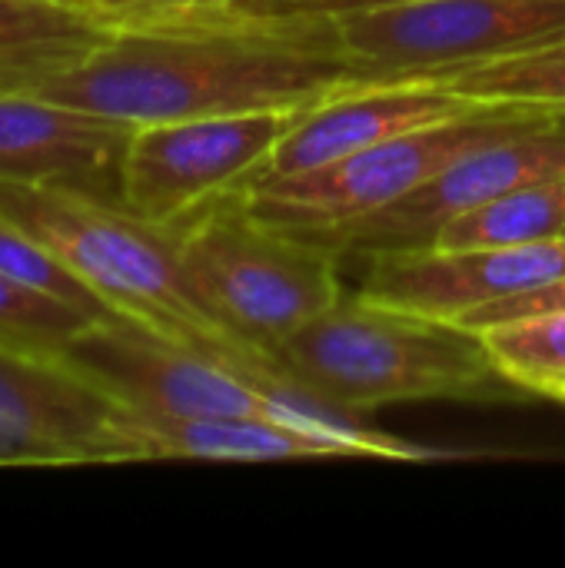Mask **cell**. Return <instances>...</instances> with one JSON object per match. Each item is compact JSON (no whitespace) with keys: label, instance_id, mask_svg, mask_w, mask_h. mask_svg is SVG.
I'll return each instance as SVG.
<instances>
[{"label":"cell","instance_id":"obj_1","mask_svg":"<svg viewBox=\"0 0 565 568\" xmlns=\"http://www.w3.org/2000/svg\"><path fill=\"white\" fill-rule=\"evenodd\" d=\"M356 87L363 77L343 57L333 20L243 23L206 17L113 30L77 67L50 73L27 93L147 126L310 110Z\"/></svg>","mask_w":565,"mask_h":568},{"label":"cell","instance_id":"obj_2","mask_svg":"<svg viewBox=\"0 0 565 568\" xmlns=\"http://www.w3.org/2000/svg\"><path fill=\"white\" fill-rule=\"evenodd\" d=\"M0 220L50 246L120 316L246 379L300 396L276 359L233 336L206 306L170 230L83 190L47 183H0Z\"/></svg>","mask_w":565,"mask_h":568},{"label":"cell","instance_id":"obj_3","mask_svg":"<svg viewBox=\"0 0 565 568\" xmlns=\"http://www.w3.org/2000/svg\"><path fill=\"white\" fill-rule=\"evenodd\" d=\"M273 359L300 396L343 416L416 399H529L500 373L480 333L373 306L360 296H343L296 329Z\"/></svg>","mask_w":565,"mask_h":568},{"label":"cell","instance_id":"obj_4","mask_svg":"<svg viewBox=\"0 0 565 568\" xmlns=\"http://www.w3.org/2000/svg\"><path fill=\"white\" fill-rule=\"evenodd\" d=\"M60 359L83 373L90 383H97L107 396L140 413L203 419H273L326 433L346 443L356 456L400 463L450 459V453L373 433L353 416L246 379L226 369L223 363L196 356L120 313L97 320L83 333H77L60 353Z\"/></svg>","mask_w":565,"mask_h":568},{"label":"cell","instance_id":"obj_5","mask_svg":"<svg viewBox=\"0 0 565 568\" xmlns=\"http://www.w3.org/2000/svg\"><path fill=\"white\" fill-rule=\"evenodd\" d=\"M163 230L220 323L270 359L280 343L346 296L343 256L303 233L263 223L236 190Z\"/></svg>","mask_w":565,"mask_h":568},{"label":"cell","instance_id":"obj_6","mask_svg":"<svg viewBox=\"0 0 565 568\" xmlns=\"http://www.w3.org/2000/svg\"><path fill=\"white\" fill-rule=\"evenodd\" d=\"M546 120H553V113L486 103L466 116L363 146L316 170L293 176L256 173L236 186V193L263 223L290 233H323L396 203L460 156L526 133Z\"/></svg>","mask_w":565,"mask_h":568},{"label":"cell","instance_id":"obj_7","mask_svg":"<svg viewBox=\"0 0 565 568\" xmlns=\"http://www.w3.org/2000/svg\"><path fill=\"white\" fill-rule=\"evenodd\" d=\"M333 30L363 87L420 83L565 40V0H403Z\"/></svg>","mask_w":565,"mask_h":568},{"label":"cell","instance_id":"obj_8","mask_svg":"<svg viewBox=\"0 0 565 568\" xmlns=\"http://www.w3.org/2000/svg\"><path fill=\"white\" fill-rule=\"evenodd\" d=\"M303 113L263 110L137 126L123 160V210L153 226H173L253 180Z\"/></svg>","mask_w":565,"mask_h":568},{"label":"cell","instance_id":"obj_9","mask_svg":"<svg viewBox=\"0 0 565 568\" xmlns=\"http://www.w3.org/2000/svg\"><path fill=\"white\" fill-rule=\"evenodd\" d=\"M143 463L130 409L60 356L0 346V466Z\"/></svg>","mask_w":565,"mask_h":568},{"label":"cell","instance_id":"obj_10","mask_svg":"<svg viewBox=\"0 0 565 568\" xmlns=\"http://www.w3.org/2000/svg\"><path fill=\"white\" fill-rule=\"evenodd\" d=\"M556 176H565V116H553L526 133H516L509 140L460 156L413 193L400 196L396 203L356 223L323 233H303V236L330 246L336 256L373 260L383 253L423 250L433 246L436 233L450 220L509 190L539 180H556Z\"/></svg>","mask_w":565,"mask_h":568},{"label":"cell","instance_id":"obj_11","mask_svg":"<svg viewBox=\"0 0 565 568\" xmlns=\"http://www.w3.org/2000/svg\"><path fill=\"white\" fill-rule=\"evenodd\" d=\"M565 276V236L490 250H403L370 260L353 296L420 320L460 323L466 313Z\"/></svg>","mask_w":565,"mask_h":568},{"label":"cell","instance_id":"obj_12","mask_svg":"<svg viewBox=\"0 0 565 568\" xmlns=\"http://www.w3.org/2000/svg\"><path fill=\"white\" fill-rule=\"evenodd\" d=\"M137 126L0 90V183L70 186L123 206V160Z\"/></svg>","mask_w":565,"mask_h":568},{"label":"cell","instance_id":"obj_13","mask_svg":"<svg viewBox=\"0 0 565 568\" xmlns=\"http://www.w3.org/2000/svg\"><path fill=\"white\" fill-rule=\"evenodd\" d=\"M473 103L436 83H376L356 87L333 100L316 103L300 116V123L280 140L260 173L293 176L303 170H316L340 156H350L363 146L446 123L473 113Z\"/></svg>","mask_w":565,"mask_h":568},{"label":"cell","instance_id":"obj_14","mask_svg":"<svg viewBox=\"0 0 565 568\" xmlns=\"http://www.w3.org/2000/svg\"><path fill=\"white\" fill-rule=\"evenodd\" d=\"M130 409V406H127ZM130 433L143 463L150 459H216V463H260V459H313V456H356L346 443L273 419H203L130 409Z\"/></svg>","mask_w":565,"mask_h":568},{"label":"cell","instance_id":"obj_15","mask_svg":"<svg viewBox=\"0 0 565 568\" xmlns=\"http://www.w3.org/2000/svg\"><path fill=\"white\" fill-rule=\"evenodd\" d=\"M110 33V27L77 7L0 0V90L27 93L50 73L77 67Z\"/></svg>","mask_w":565,"mask_h":568},{"label":"cell","instance_id":"obj_16","mask_svg":"<svg viewBox=\"0 0 565 568\" xmlns=\"http://www.w3.org/2000/svg\"><path fill=\"white\" fill-rule=\"evenodd\" d=\"M565 233V176L526 183L456 220H450L433 246L440 250H490L526 246Z\"/></svg>","mask_w":565,"mask_h":568},{"label":"cell","instance_id":"obj_17","mask_svg":"<svg viewBox=\"0 0 565 568\" xmlns=\"http://www.w3.org/2000/svg\"><path fill=\"white\" fill-rule=\"evenodd\" d=\"M473 103H506V106H529L553 116H565V40L503 57L493 63H480L470 70L443 73L433 80Z\"/></svg>","mask_w":565,"mask_h":568},{"label":"cell","instance_id":"obj_18","mask_svg":"<svg viewBox=\"0 0 565 568\" xmlns=\"http://www.w3.org/2000/svg\"><path fill=\"white\" fill-rule=\"evenodd\" d=\"M490 359L529 396L565 403V310L480 329Z\"/></svg>","mask_w":565,"mask_h":568},{"label":"cell","instance_id":"obj_19","mask_svg":"<svg viewBox=\"0 0 565 568\" xmlns=\"http://www.w3.org/2000/svg\"><path fill=\"white\" fill-rule=\"evenodd\" d=\"M93 316L37 293L0 273V346L33 356H60L67 343L83 333Z\"/></svg>","mask_w":565,"mask_h":568},{"label":"cell","instance_id":"obj_20","mask_svg":"<svg viewBox=\"0 0 565 568\" xmlns=\"http://www.w3.org/2000/svg\"><path fill=\"white\" fill-rule=\"evenodd\" d=\"M0 273L37 290V293H47V296L93 316V320H107L117 313L50 246H43L37 236L10 226L7 220H0Z\"/></svg>","mask_w":565,"mask_h":568},{"label":"cell","instance_id":"obj_21","mask_svg":"<svg viewBox=\"0 0 565 568\" xmlns=\"http://www.w3.org/2000/svg\"><path fill=\"white\" fill-rule=\"evenodd\" d=\"M390 3H403V0H223L210 17L243 20V23H303V20H336L346 13H363Z\"/></svg>","mask_w":565,"mask_h":568},{"label":"cell","instance_id":"obj_22","mask_svg":"<svg viewBox=\"0 0 565 568\" xmlns=\"http://www.w3.org/2000/svg\"><path fill=\"white\" fill-rule=\"evenodd\" d=\"M223 0H90L87 13L110 30L170 27L210 17Z\"/></svg>","mask_w":565,"mask_h":568},{"label":"cell","instance_id":"obj_23","mask_svg":"<svg viewBox=\"0 0 565 568\" xmlns=\"http://www.w3.org/2000/svg\"><path fill=\"white\" fill-rule=\"evenodd\" d=\"M559 310H565V276L546 283V286H536V290H526V293L486 303V306L466 313L456 326H466V329L480 333V329L496 326V323H509V320H523V316H539V313H559Z\"/></svg>","mask_w":565,"mask_h":568},{"label":"cell","instance_id":"obj_24","mask_svg":"<svg viewBox=\"0 0 565 568\" xmlns=\"http://www.w3.org/2000/svg\"><path fill=\"white\" fill-rule=\"evenodd\" d=\"M43 3H60V7H77V10L90 7V0H43Z\"/></svg>","mask_w":565,"mask_h":568},{"label":"cell","instance_id":"obj_25","mask_svg":"<svg viewBox=\"0 0 565 568\" xmlns=\"http://www.w3.org/2000/svg\"><path fill=\"white\" fill-rule=\"evenodd\" d=\"M563 236H565V233H563Z\"/></svg>","mask_w":565,"mask_h":568}]
</instances>
